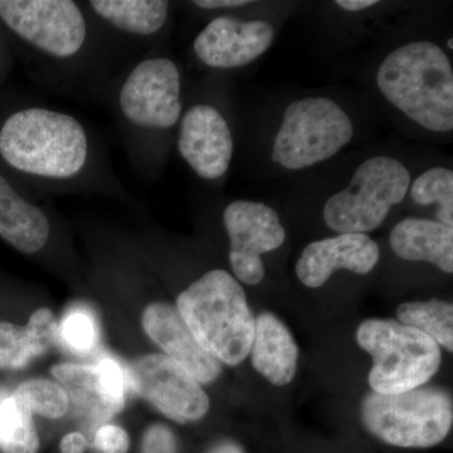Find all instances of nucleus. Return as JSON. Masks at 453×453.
I'll return each mask as SVG.
<instances>
[{
  "label": "nucleus",
  "mask_w": 453,
  "mask_h": 453,
  "mask_svg": "<svg viewBox=\"0 0 453 453\" xmlns=\"http://www.w3.org/2000/svg\"><path fill=\"white\" fill-rule=\"evenodd\" d=\"M57 229L53 211L0 173V238L23 255H44L56 242Z\"/></svg>",
  "instance_id": "16"
},
{
  "label": "nucleus",
  "mask_w": 453,
  "mask_h": 453,
  "mask_svg": "<svg viewBox=\"0 0 453 453\" xmlns=\"http://www.w3.org/2000/svg\"><path fill=\"white\" fill-rule=\"evenodd\" d=\"M380 258V246L368 234H336L309 243L297 258L295 273L303 286L319 288L338 271L368 275Z\"/></svg>",
  "instance_id": "17"
},
{
  "label": "nucleus",
  "mask_w": 453,
  "mask_h": 453,
  "mask_svg": "<svg viewBox=\"0 0 453 453\" xmlns=\"http://www.w3.org/2000/svg\"><path fill=\"white\" fill-rule=\"evenodd\" d=\"M222 225L234 276L246 285H258L266 275L262 256L276 251L286 241L279 213L266 203L235 199L223 207Z\"/></svg>",
  "instance_id": "11"
},
{
  "label": "nucleus",
  "mask_w": 453,
  "mask_h": 453,
  "mask_svg": "<svg viewBox=\"0 0 453 453\" xmlns=\"http://www.w3.org/2000/svg\"><path fill=\"white\" fill-rule=\"evenodd\" d=\"M33 413L7 390L0 388V451L37 453L40 436Z\"/></svg>",
  "instance_id": "21"
},
{
  "label": "nucleus",
  "mask_w": 453,
  "mask_h": 453,
  "mask_svg": "<svg viewBox=\"0 0 453 453\" xmlns=\"http://www.w3.org/2000/svg\"><path fill=\"white\" fill-rule=\"evenodd\" d=\"M399 323L421 330L438 345L453 351V306L447 301L434 299L404 303L396 308Z\"/></svg>",
  "instance_id": "22"
},
{
  "label": "nucleus",
  "mask_w": 453,
  "mask_h": 453,
  "mask_svg": "<svg viewBox=\"0 0 453 453\" xmlns=\"http://www.w3.org/2000/svg\"><path fill=\"white\" fill-rule=\"evenodd\" d=\"M13 395L32 413L57 419L70 410V399L62 386L47 380L23 381L14 389Z\"/></svg>",
  "instance_id": "24"
},
{
  "label": "nucleus",
  "mask_w": 453,
  "mask_h": 453,
  "mask_svg": "<svg viewBox=\"0 0 453 453\" xmlns=\"http://www.w3.org/2000/svg\"><path fill=\"white\" fill-rule=\"evenodd\" d=\"M65 347L77 354H88L97 347L100 332L96 319L88 309L70 310L58 327Z\"/></svg>",
  "instance_id": "25"
},
{
  "label": "nucleus",
  "mask_w": 453,
  "mask_h": 453,
  "mask_svg": "<svg viewBox=\"0 0 453 453\" xmlns=\"http://www.w3.org/2000/svg\"><path fill=\"white\" fill-rule=\"evenodd\" d=\"M356 131L350 113L334 98H295L283 109L271 142V162L286 172L320 165L347 149Z\"/></svg>",
  "instance_id": "6"
},
{
  "label": "nucleus",
  "mask_w": 453,
  "mask_h": 453,
  "mask_svg": "<svg viewBox=\"0 0 453 453\" xmlns=\"http://www.w3.org/2000/svg\"><path fill=\"white\" fill-rule=\"evenodd\" d=\"M0 162L37 198L97 195L133 203L105 145L73 113L22 104L0 121Z\"/></svg>",
  "instance_id": "1"
},
{
  "label": "nucleus",
  "mask_w": 453,
  "mask_h": 453,
  "mask_svg": "<svg viewBox=\"0 0 453 453\" xmlns=\"http://www.w3.org/2000/svg\"><path fill=\"white\" fill-rule=\"evenodd\" d=\"M196 11L201 13L211 14V18L220 16V14H231L255 4L247 0H195L188 3Z\"/></svg>",
  "instance_id": "30"
},
{
  "label": "nucleus",
  "mask_w": 453,
  "mask_h": 453,
  "mask_svg": "<svg viewBox=\"0 0 453 453\" xmlns=\"http://www.w3.org/2000/svg\"><path fill=\"white\" fill-rule=\"evenodd\" d=\"M89 14L127 55L154 50L168 31L173 3L166 0H88Z\"/></svg>",
  "instance_id": "15"
},
{
  "label": "nucleus",
  "mask_w": 453,
  "mask_h": 453,
  "mask_svg": "<svg viewBox=\"0 0 453 453\" xmlns=\"http://www.w3.org/2000/svg\"><path fill=\"white\" fill-rule=\"evenodd\" d=\"M276 27L266 19H250L237 14L211 18L196 35L193 56L211 71H231L257 61L276 40Z\"/></svg>",
  "instance_id": "13"
},
{
  "label": "nucleus",
  "mask_w": 453,
  "mask_h": 453,
  "mask_svg": "<svg viewBox=\"0 0 453 453\" xmlns=\"http://www.w3.org/2000/svg\"><path fill=\"white\" fill-rule=\"evenodd\" d=\"M210 453H244L242 447L232 441H225L213 447Z\"/></svg>",
  "instance_id": "33"
},
{
  "label": "nucleus",
  "mask_w": 453,
  "mask_h": 453,
  "mask_svg": "<svg viewBox=\"0 0 453 453\" xmlns=\"http://www.w3.org/2000/svg\"><path fill=\"white\" fill-rule=\"evenodd\" d=\"M94 445L103 453H127L130 438L124 428L115 425H105L97 429Z\"/></svg>",
  "instance_id": "28"
},
{
  "label": "nucleus",
  "mask_w": 453,
  "mask_h": 453,
  "mask_svg": "<svg viewBox=\"0 0 453 453\" xmlns=\"http://www.w3.org/2000/svg\"><path fill=\"white\" fill-rule=\"evenodd\" d=\"M142 449V453H178L177 440L166 426L154 425L145 432Z\"/></svg>",
  "instance_id": "29"
},
{
  "label": "nucleus",
  "mask_w": 453,
  "mask_h": 453,
  "mask_svg": "<svg viewBox=\"0 0 453 453\" xmlns=\"http://www.w3.org/2000/svg\"><path fill=\"white\" fill-rule=\"evenodd\" d=\"M177 310L198 344L220 365H241L251 353L255 316L228 271H205L179 294Z\"/></svg>",
  "instance_id": "5"
},
{
  "label": "nucleus",
  "mask_w": 453,
  "mask_h": 453,
  "mask_svg": "<svg viewBox=\"0 0 453 453\" xmlns=\"http://www.w3.org/2000/svg\"><path fill=\"white\" fill-rule=\"evenodd\" d=\"M412 174L401 159L374 155L354 170L345 188L324 203L323 219L336 234H368L407 199Z\"/></svg>",
  "instance_id": "7"
},
{
  "label": "nucleus",
  "mask_w": 453,
  "mask_h": 453,
  "mask_svg": "<svg viewBox=\"0 0 453 453\" xmlns=\"http://www.w3.org/2000/svg\"><path fill=\"white\" fill-rule=\"evenodd\" d=\"M357 342L372 357L368 381L380 395L419 388L440 371V345L399 321L368 319L357 326Z\"/></svg>",
  "instance_id": "8"
},
{
  "label": "nucleus",
  "mask_w": 453,
  "mask_h": 453,
  "mask_svg": "<svg viewBox=\"0 0 453 453\" xmlns=\"http://www.w3.org/2000/svg\"><path fill=\"white\" fill-rule=\"evenodd\" d=\"M70 403L77 412L97 423L107 422L121 412L129 388L127 371L111 357L95 365L64 363L52 368Z\"/></svg>",
  "instance_id": "14"
},
{
  "label": "nucleus",
  "mask_w": 453,
  "mask_h": 453,
  "mask_svg": "<svg viewBox=\"0 0 453 453\" xmlns=\"http://www.w3.org/2000/svg\"><path fill=\"white\" fill-rule=\"evenodd\" d=\"M374 81L381 98L410 124L434 135L452 133V61L436 42L395 47L381 58Z\"/></svg>",
  "instance_id": "4"
},
{
  "label": "nucleus",
  "mask_w": 453,
  "mask_h": 453,
  "mask_svg": "<svg viewBox=\"0 0 453 453\" xmlns=\"http://www.w3.org/2000/svg\"><path fill=\"white\" fill-rule=\"evenodd\" d=\"M149 338L201 384L211 383L222 372V365L198 344L174 306L153 303L142 314Z\"/></svg>",
  "instance_id": "18"
},
{
  "label": "nucleus",
  "mask_w": 453,
  "mask_h": 453,
  "mask_svg": "<svg viewBox=\"0 0 453 453\" xmlns=\"http://www.w3.org/2000/svg\"><path fill=\"white\" fill-rule=\"evenodd\" d=\"M447 49H449L452 52V50H453V38L452 37L449 38V41H447Z\"/></svg>",
  "instance_id": "35"
},
{
  "label": "nucleus",
  "mask_w": 453,
  "mask_h": 453,
  "mask_svg": "<svg viewBox=\"0 0 453 453\" xmlns=\"http://www.w3.org/2000/svg\"><path fill=\"white\" fill-rule=\"evenodd\" d=\"M421 207H436L437 222L453 228V172L449 166H432L411 181L407 198Z\"/></svg>",
  "instance_id": "23"
},
{
  "label": "nucleus",
  "mask_w": 453,
  "mask_h": 453,
  "mask_svg": "<svg viewBox=\"0 0 453 453\" xmlns=\"http://www.w3.org/2000/svg\"><path fill=\"white\" fill-rule=\"evenodd\" d=\"M35 357H37V354L26 327L0 321V369L19 371L26 368Z\"/></svg>",
  "instance_id": "26"
},
{
  "label": "nucleus",
  "mask_w": 453,
  "mask_h": 453,
  "mask_svg": "<svg viewBox=\"0 0 453 453\" xmlns=\"http://www.w3.org/2000/svg\"><path fill=\"white\" fill-rule=\"evenodd\" d=\"M213 80L186 97L174 145L181 160L207 183L223 180L234 162L235 142L225 104Z\"/></svg>",
  "instance_id": "10"
},
{
  "label": "nucleus",
  "mask_w": 453,
  "mask_h": 453,
  "mask_svg": "<svg viewBox=\"0 0 453 453\" xmlns=\"http://www.w3.org/2000/svg\"><path fill=\"white\" fill-rule=\"evenodd\" d=\"M378 4H380V2H377V0H338V2H335L336 7L345 12H351V13L368 11V9Z\"/></svg>",
  "instance_id": "32"
},
{
  "label": "nucleus",
  "mask_w": 453,
  "mask_h": 453,
  "mask_svg": "<svg viewBox=\"0 0 453 453\" xmlns=\"http://www.w3.org/2000/svg\"><path fill=\"white\" fill-rule=\"evenodd\" d=\"M0 22L28 53L42 88L91 95L130 64L83 2L0 0Z\"/></svg>",
  "instance_id": "2"
},
{
  "label": "nucleus",
  "mask_w": 453,
  "mask_h": 453,
  "mask_svg": "<svg viewBox=\"0 0 453 453\" xmlns=\"http://www.w3.org/2000/svg\"><path fill=\"white\" fill-rule=\"evenodd\" d=\"M88 442L86 437L80 432H71L62 438L61 449L62 453H83L88 449Z\"/></svg>",
  "instance_id": "31"
},
{
  "label": "nucleus",
  "mask_w": 453,
  "mask_h": 453,
  "mask_svg": "<svg viewBox=\"0 0 453 453\" xmlns=\"http://www.w3.org/2000/svg\"><path fill=\"white\" fill-rule=\"evenodd\" d=\"M130 388L178 423L196 422L210 411L201 383L164 354H148L127 369Z\"/></svg>",
  "instance_id": "12"
},
{
  "label": "nucleus",
  "mask_w": 453,
  "mask_h": 453,
  "mask_svg": "<svg viewBox=\"0 0 453 453\" xmlns=\"http://www.w3.org/2000/svg\"><path fill=\"white\" fill-rule=\"evenodd\" d=\"M250 354L253 368L273 386H288L294 380L299 349L290 330L271 312H262L255 319Z\"/></svg>",
  "instance_id": "20"
},
{
  "label": "nucleus",
  "mask_w": 453,
  "mask_h": 453,
  "mask_svg": "<svg viewBox=\"0 0 453 453\" xmlns=\"http://www.w3.org/2000/svg\"><path fill=\"white\" fill-rule=\"evenodd\" d=\"M25 327L37 357L46 353L58 336V324L55 315L46 308L38 309Z\"/></svg>",
  "instance_id": "27"
},
{
  "label": "nucleus",
  "mask_w": 453,
  "mask_h": 453,
  "mask_svg": "<svg viewBox=\"0 0 453 453\" xmlns=\"http://www.w3.org/2000/svg\"><path fill=\"white\" fill-rule=\"evenodd\" d=\"M396 257L427 262L442 273H453V228L434 219L408 217L396 223L389 235Z\"/></svg>",
  "instance_id": "19"
},
{
  "label": "nucleus",
  "mask_w": 453,
  "mask_h": 453,
  "mask_svg": "<svg viewBox=\"0 0 453 453\" xmlns=\"http://www.w3.org/2000/svg\"><path fill=\"white\" fill-rule=\"evenodd\" d=\"M3 65H4V52H3V43L0 41V73H2Z\"/></svg>",
  "instance_id": "34"
},
{
  "label": "nucleus",
  "mask_w": 453,
  "mask_h": 453,
  "mask_svg": "<svg viewBox=\"0 0 453 453\" xmlns=\"http://www.w3.org/2000/svg\"><path fill=\"white\" fill-rule=\"evenodd\" d=\"M95 96L105 103L133 168L142 178L162 175L186 103L180 65L150 50L112 76Z\"/></svg>",
  "instance_id": "3"
},
{
  "label": "nucleus",
  "mask_w": 453,
  "mask_h": 453,
  "mask_svg": "<svg viewBox=\"0 0 453 453\" xmlns=\"http://www.w3.org/2000/svg\"><path fill=\"white\" fill-rule=\"evenodd\" d=\"M362 419L372 436L402 449L440 445L451 432L452 396L434 387L380 395L371 392L362 404Z\"/></svg>",
  "instance_id": "9"
}]
</instances>
